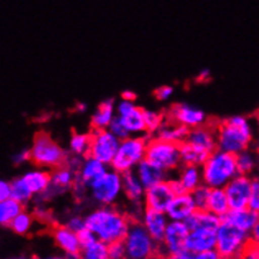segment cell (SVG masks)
Wrapping results in <instances>:
<instances>
[{
  "mask_svg": "<svg viewBox=\"0 0 259 259\" xmlns=\"http://www.w3.org/2000/svg\"><path fill=\"white\" fill-rule=\"evenodd\" d=\"M250 243V234L239 229L227 220H222L218 229L217 247L222 259L243 258L248 244Z\"/></svg>",
  "mask_w": 259,
  "mask_h": 259,
  "instance_id": "8992f818",
  "label": "cell"
},
{
  "mask_svg": "<svg viewBox=\"0 0 259 259\" xmlns=\"http://www.w3.org/2000/svg\"><path fill=\"white\" fill-rule=\"evenodd\" d=\"M67 154L48 134L40 131L35 134L30 146V161L38 167L54 170L63 166Z\"/></svg>",
  "mask_w": 259,
  "mask_h": 259,
  "instance_id": "277c9868",
  "label": "cell"
},
{
  "mask_svg": "<svg viewBox=\"0 0 259 259\" xmlns=\"http://www.w3.org/2000/svg\"><path fill=\"white\" fill-rule=\"evenodd\" d=\"M92 135L86 132H73L69 140V151L78 156H87L90 154Z\"/></svg>",
  "mask_w": 259,
  "mask_h": 259,
  "instance_id": "836d02e7",
  "label": "cell"
},
{
  "mask_svg": "<svg viewBox=\"0 0 259 259\" xmlns=\"http://www.w3.org/2000/svg\"><path fill=\"white\" fill-rule=\"evenodd\" d=\"M169 183L175 195H178V194H183V193H189V191L185 190V188H184L183 184H181V181L179 180V179H172V180H169Z\"/></svg>",
  "mask_w": 259,
  "mask_h": 259,
  "instance_id": "db71d44e",
  "label": "cell"
},
{
  "mask_svg": "<svg viewBox=\"0 0 259 259\" xmlns=\"http://www.w3.org/2000/svg\"><path fill=\"white\" fill-rule=\"evenodd\" d=\"M127 128L130 135H146V122H145V115H144V108L141 107H135L134 110L130 111L128 113L123 116H118Z\"/></svg>",
  "mask_w": 259,
  "mask_h": 259,
  "instance_id": "83f0119b",
  "label": "cell"
},
{
  "mask_svg": "<svg viewBox=\"0 0 259 259\" xmlns=\"http://www.w3.org/2000/svg\"><path fill=\"white\" fill-rule=\"evenodd\" d=\"M190 229L185 222L170 220L164 239L159 244L157 255L172 259H195V254L188 249Z\"/></svg>",
  "mask_w": 259,
  "mask_h": 259,
  "instance_id": "52a82bcc",
  "label": "cell"
},
{
  "mask_svg": "<svg viewBox=\"0 0 259 259\" xmlns=\"http://www.w3.org/2000/svg\"><path fill=\"white\" fill-rule=\"evenodd\" d=\"M84 220L88 229L107 244L125 239L131 224L130 218L113 208V205H101V208L84 217Z\"/></svg>",
  "mask_w": 259,
  "mask_h": 259,
  "instance_id": "6da1fadb",
  "label": "cell"
},
{
  "mask_svg": "<svg viewBox=\"0 0 259 259\" xmlns=\"http://www.w3.org/2000/svg\"><path fill=\"white\" fill-rule=\"evenodd\" d=\"M141 222L147 229V232L151 234V237L160 244L164 239L165 232H166V228L170 222L167 214L165 211L145 208L141 214Z\"/></svg>",
  "mask_w": 259,
  "mask_h": 259,
  "instance_id": "2e32d148",
  "label": "cell"
},
{
  "mask_svg": "<svg viewBox=\"0 0 259 259\" xmlns=\"http://www.w3.org/2000/svg\"><path fill=\"white\" fill-rule=\"evenodd\" d=\"M189 132H190V128L189 127L180 125V123L174 122V121L167 118V120H165V122L162 123L161 127L157 130L156 137L166 140V141L181 144V142H184L188 139Z\"/></svg>",
  "mask_w": 259,
  "mask_h": 259,
  "instance_id": "4316f807",
  "label": "cell"
},
{
  "mask_svg": "<svg viewBox=\"0 0 259 259\" xmlns=\"http://www.w3.org/2000/svg\"><path fill=\"white\" fill-rule=\"evenodd\" d=\"M66 225L69 228V229H72L73 232H76L77 234H78L82 229L86 228V220H84V218L82 217L74 215V217H71L68 220H67Z\"/></svg>",
  "mask_w": 259,
  "mask_h": 259,
  "instance_id": "f6af8a7d",
  "label": "cell"
},
{
  "mask_svg": "<svg viewBox=\"0 0 259 259\" xmlns=\"http://www.w3.org/2000/svg\"><path fill=\"white\" fill-rule=\"evenodd\" d=\"M83 259H108V244L97 239L95 243L83 248L81 253Z\"/></svg>",
  "mask_w": 259,
  "mask_h": 259,
  "instance_id": "8d00e7d4",
  "label": "cell"
},
{
  "mask_svg": "<svg viewBox=\"0 0 259 259\" xmlns=\"http://www.w3.org/2000/svg\"><path fill=\"white\" fill-rule=\"evenodd\" d=\"M198 210L195 200L191 193L178 194L174 196L171 203L167 206L166 211L170 220H178V222H185L194 211Z\"/></svg>",
  "mask_w": 259,
  "mask_h": 259,
  "instance_id": "ac0fdd59",
  "label": "cell"
},
{
  "mask_svg": "<svg viewBox=\"0 0 259 259\" xmlns=\"http://www.w3.org/2000/svg\"><path fill=\"white\" fill-rule=\"evenodd\" d=\"M210 190H211V188H209L208 185H205V184L203 183L201 185H199L195 190L191 191L198 209H206L209 195H210Z\"/></svg>",
  "mask_w": 259,
  "mask_h": 259,
  "instance_id": "ab89813d",
  "label": "cell"
},
{
  "mask_svg": "<svg viewBox=\"0 0 259 259\" xmlns=\"http://www.w3.org/2000/svg\"><path fill=\"white\" fill-rule=\"evenodd\" d=\"M178 179L181 181L185 190L191 193L199 185L203 184L201 166H196V165H181V170Z\"/></svg>",
  "mask_w": 259,
  "mask_h": 259,
  "instance_id": "1f68e13d",
  "label": "cell"
},
{
  "mask_svg": "<svg viewBox=\"0 0 259 259\" xmlns=\"http://www.w3.org/2000/svg\"><path fill=\"white\" fill-rule=\"evenodd\" d=\"M222 220H227L239 229L250 234L252 229L259 220V213L248 206V208L238 209V210H230L227 215L222 218Z\"/></svg>",
  "mask_w": 259,
  "mask_h": 259,
  "instance_id": "603a6c76",
  "label": "cell"
},
{
  "mask_svg": "<svg viewBox=\"0 0 259 259\" xmlns=\"http://www.w3.org/2000/svg\"><path fill=\"white\" fill-rule=\"evenodd\" d=\"M219 258H220L219 253H218L215 248H214V249L205 250V252H201L195 255V259H219Z\"/></svg>",
  "mask_w": 259,
  "mask_h": 259,
  "instance_id": "f5cc1de1",
  "label": "cell"
},
{
  "mask_svg": "<svg viewBox=\"0 0 259 259\" xmlns=\"http://www.w3.org/2000/svg\"><path fill=\"white\" fill-rule=\"evenodd\" d=\"M147 144L149 139L146 135H131L121 140L110 167L121 174L135 170L142 160L146 159Z\"/></svg>",
  "mask_w": 259,
  "mask_h": 259,
  "instance_id": "5b68a950",
  "label": "cell"
},
{
  "mask_svg": "<svg viewBox=\"0 0 259 259\" xmlns=\"http://www.w3.org/2000/svg\"><path fill=\"white\" fill-rule=\"evenodd\" d=\"M27 185L35 195H40L52 184V171L44 167H35V169L29 170L22 175Z\"/></svg>",
  "mask_w": 259,
  "mask_h": 259,
  "instance_id": "7402d4cb",
  "label": "cell"
},
{
  "mask_svg": "<svg viewBox=\"0 0 259 259\" xmlns=\"http://www.w3.org/2000/svg\"><path fill=\"white\" fill-rule=\"evenodd\" d=\"M33 223H34V219H33L32 214L23 210L19 215L13 219V222L9 224V228L15 234L27 235L32 230Z\"/></svg>",
  "mask_w": 259,
  "mask_h": 259,
  "instance_id": "d590c367",
  "label": "cell"
},
{
  "mask_svg": "<svg viewBox=\"0 0 259 259\" xmlns=\"http://www.w3.org/2000/svg\"><path fill=\"white\" fill-rule=\"evenodd\" d=\"M78 237H79V240H81L82 249H83V248H87L88 245H91L92 243H95L96 240L98 239V238L96 237L95 233H93L92 230L88 229L87 227L78 233Z\"/></svg>",
  "mask_w": 259,
  "mask_h": 259,
  "instance_id": "ee69618b",
  "label": "cell"
},
{
  "mask_svg": "<svg viewBox=\"0 0 259 259\" xmlns=\"http://www.w3.org/2000/svg\"><path fill=\"white\" fill-rule=\"evenodd\" d=\"M10 184H12V198L22 203L23 205L29 204L30 200L34 198V194L32 193L29 186L27 185L23 176L15 178L14 180L10 181Z\"/></svg>",
  "mask_w": 259,
  "mask_h": 259,
  "instance_id": "e575fe53",
  "label": "cell"
},
{
  "mask_svg": "<svg viewBox=\"0 0 259 259\" xmlns=\"http://www.w3.org/2000/svg\"><path fill=\"white\" fill-rule=\"evenodd\" d=\"M87 103H83V102H79V103H77V106H76V110L78 111L79 113H84L87 111Z\"/></svg>",
  "mask_w": 259,
  "mask_h": 259,
  "instance_id": "680465c9",
  "label": "cell"
},
{
  "mask_svg": "<svg viewBox=\"0 0 259 259\" xmlns=\"http://www.w3.org/2000/svg\"><path fill=\"white\" fill-rule=\"evenodd\" d=\"M122 189L123 195L128 199L131 203L139 204L140 201L144 200L146 188L142 185L139 176L136 175L135 170H130L122 174Z\"/></svg>",
  "mask_w": 259,
  "mask_h": 259,
  "instance_id": "cb8c5ba5",
  "label": "cell"
},
{
  "mask_svg": "<svg viewBox=\"0 0 259 259\" xmlns=\"http://www.w3.org/2000/svg\"><path fill=\"white\" fill-rule=\"evenodd\" d=\"M206 210L211 211V213L217 214V215L222 218L227 215L232 210L224 188H211L210 195H209L208 199V205H206Z\"/></svg>",
  "mask_w": 259,
  "mask_h": 259,
  "instance_id": "f1b7e54d",
  "label": "cell"
},
{
  "mask_svg": "<svg viewBox=\"0 0 259 259\" xmlns=\"http://www.w3.org/2000/svg\"><path fill=\"white\" fill-rule=\"evenodd\" d=\"M166 118L191 130L205 125L208 116L200 108L194 107L188 103H178L170 107Z\"/></svg>",
  "mask_w": 259,
  "mask_h": 259,
  "instance_id": "4fadbf2b",
  "label": "cell"
},
{
  "mask_svg": "<svg viewBox=\"0 0 259 259\" xmlns=\"http://www.w3.org/2000/svg\"><path fill=\"white\" fill-rule=\"evenodd\" d=\"M189 229L194 230L196 228H213V229H219L222 224V217L206 210V209H198L194 211L188 219L185 220Z\"/></svg>",
  "mask_w": 259,
  "mask_h": 259,
  "instance_id": "484cf974",
  "label": "cell"
},
{
  "mask_svg": "<svg viewBox=\"0 0 259 259\" xmlns=\"http://www.w3.org/2000/svg\"><path fill=\"white\" fill-rule=\"evenodd\" d=\"M34 215H35V218H38L39 220H43V222H48L49 218H51V214H49V211L47 210V209L44 208L43 205L35 206Z\"/></svg>",
  "mask_w": 259,
  "mask_h": 259,
  "instance_id": "816d5d0a",
  "label": "cell"
},
{
  "mask_svg": "<svg viewBox=\"0 0 259 259\" xmlns=\"http://www.w3.org/2000/svg\"><path fill=\"white\" fill-rule=\"evenodd\" d=\"M24 210V205L15 199L9 198L0 200V224L9 227L15 217L19 215Z\"/></svg>",
  "mask_w": 259,
  "mask_h": 259,
  "instance_id": "d6a6232c",
  "label": "cell"
},
{
  "mask_svg": "<svg viewBox=\"0 0 259 259\" xmlns=\"http://www.w3.org/2000/svg\"><path fill=\"white\" fill-rule=\"evenodd\" d=\"M253 140V127L245 116H232L217 127L218 149L238 155L248 149Z\"/></svg>",
  "mask_w": 259,
  "mask_h": 259,
  "instance_id": "7a4b0ae2",
  "label": "cell"
},
{
  "mask_svg": "<svg viewBox=\"0 0 259 259\" xmlns=\"http://www.w3.org/2000/svg\"><path fill=\"white\" fill-rule=\"evenodd\" d=\"M116 117V103L115 100L108 98L105 100L96 112L91 117V125L92 128H108L110 123L112 122L113 118Z\"/></svg>",
  "mask_w": 259,
  "mask_h": 259,
  "instance_id": "d4e9b609",
  "label": "cell"
},
{
  "mask_svg": "<svg viewBox=\"0 0 259 259\" xmlns=\"http://www.w3.org/2000/svg\"><path fill=\"white\" fill-rule=\"evenodd\" d=\"M91 135H92V140H91L88 155L110 166L120 146L121 140L108 128H93Z\"/></svg>",
  "mask_w": 259,
  "mask_h": 259,
  "instance_id": "8fae6325",
  "label": "cell"
},
{
  "mask_svg": "<svg viewBox=\"0 0 259 259\" xmlns=\"http://www.w3.org/2000/svg\"><path fill=\"white\" fill-rule=\"evenodd\" d=\"M243 258H248V259H259V245L255 244V243L250 242L248 244L247 249L244 252V257Z\"/></svg>",
  "mask_w": 259,
  "mask_h": 259,
  "instance_id": "f907efd6",
  "label": "cell"
},
{
  "mask_svg": "<svg viewBox=\"0 0 259 259\" xmlns=\"http://www.w3.org/2000/svg\"><path fill=\"white\" fill-rule=\"evenodd\" d=\"M218 229L213 228H196L190 230L188 238V249L194 254H199L205 250L214 249L217 247Z\"/></svg>",
  "mask_w": 259,
  "mask_h": 259,
  "instance_id": "e0dca14e",
  "label": "cell"
},
{
  "mask_svg": "<svg viewBox=\"0 0 259 259\" xmlns=\"http://www.w3.org/2000/svg\"><path fill=\"white\" fill-rule=\"evenodd\" d=\"M209 78H210V71H209L208 68L201 69L200 73H199V76H198L199 81H200V82H206Z\"/></svg>",
  "mask_w": 259,
  "mask_h": 259,
  "instance_id": "9f6ffc18",
  "label": "cell"
},
{
  "mask_svg": "<svg viewBox=\"0 0 259 259\" xmlns=\"http://www.w3.org/2000/svg\"><path fill=\"white\" fill-rule=\"evenodd\" d=\"M12 198V184L9 181H0V200Z\"/></svg>",
  "mask_w": 259,
  "mask_h": 259,
  "instance_id": "681fc988",
  "label": "cell"
},
{
  "mask_svg": "<svg viewBox=\"0 0 259 259\" xmlns=\"http://www.w3.org/2000/svg\"><path fill=\"white\" fill-rule=\"evenodd\" d=\"M135 172H136L140 181H141L142 185L146 189L151 188V186L156 185V184L161 183V181H165L167 176V171L162 170L161 167H159L157 165L152 164V162L149 161L147 159L142 160V161L135 167Z\"/></svg>",
  "mask_w": 259,
  "mask_h": 259,
  "instance_id": "44dd1931",
  "label": "cell"
},
{
  "mask_svg": "<svg viewBox=\"0 0 259 259\" xmlns=\"http://www.w3.org/2000/svg\"><path fill=\"white\" fill-rule=\"evenodd\" d=\"M126 258V245L123 240L113 242L108 244V259Z\"/></svg>",
  "mask_w": 259,
  "mask_h": 259,
  "instance_id": "b9f144b4",
  "label": "cell"
},
{
  "mask_svg": "<svg viewBox=\"0 0 259 259\" xmlns=\"http://www.w3.org/2000/svg\"><path fill=\"white\" fill-rule=\"evenodd\" d=\"M144 115L147 134H156L157 130L161 127L162 123L165 122L164 115L154 110H144Z\"/></svg>",
  "mask_w": 259,
  "mask_h": 259,
  "instance_id": "f35d334b",
  "label": "cell"
},
{
  "mask_svg": "<svg viewBox=\"0 0 259 259\" xmlns=\"http://www.w3.org/2000/svg\"><path fill=\"white\" fill-rule=\"evenodd\" d=\"M237 166L239 174H243V175H250V174L254 171L255 166H257V159H255L254 155L250 151H248L247 149L237 155Z\"/></svg>",
  "mask_w": 259,
  "mask_h": 259,
  "instance_id": "74e56055",
  "label": "cell"
},
{
  "mask_svg": "<svg viewBox=\"0 0 259 259\" xmlns=\"http://www.w3.org/2000/svg\"><path fill=\"white\" fill-rule=\"evenodd\" d=\"M121 98H123V100H128V101H136L137 96L136 93L132 92V91H123L122 95H121Z\"/></svg>",
  "mask_w": 259,
  "mask_h": 259,
  "instance_id": "6f0895ef",
  "label": "cell"
},
{
  "mask_svg": "<svg viewBox=\"0 0 259 259\" xmlns=\"http://www.w3.org/2000/svg\"><path fill=\"white\" fill-rule=\"evenodd\" d=\"M77 172L69 169L68 166L63 165L57 169L52 170V186L59 190L61 193H66L67 190L72 189L73 184L76 183Z\"/></svg>",
  "mask_w": 259,
  "mask_h": 259,
  "instance_id": "4dcf8cb0",
  "label": "cell"
},
{
  "mask_svg": "<svg viewBox=\"0 0 259 259\" xmlns=\"http://www.w3.org/2000/svg\"><path fill=\"white\" fill-rule=\"evenodd\" d=\"M252 180L249 175L238 174L224 186L232 210L248 208L252 193Z\"/></svg>",
  "mask_w": 259,
  "mask_h": 259,
  "instance_id": "7c38bea8",
  "label": "cell"
},
{
  "mask_svg": "<svg viewBox=\"0 0 259 259\" xmlns=\"http://www.w3.org/2000/svg\"><path fill=\"white\" fill-rule=\"evenodd\" d=\"M123 243L126 245V258L147 259L157 255L159 243L151 237L142 222L131 220Z\"/></svg>",
  "mask_w": 259,
  "mask_h": 259,
  "instance_id": "ba28073f",
  "label": "cell"
},
{
  "mask_svg": "<svg viewBox=\"0 0 259 259\" xmlns=\"http://www.w3.org/2000/svg\"><path fill=\"white\" fill-rule=\"evenodd\" d=\"M185 141L211 154V152H214L218 149L217 130H213L205 125L191 128L190 132H189L188 139Z\"/></svg>",
  "mask_w": 259,
  "mask_h": 259,
  "instance_id": "d6986e66",
  "label": "cell"
},
{
  "mask_svg": "<svg viewBox=\"0 0 259 259\" xmlns=\"http://www.w3.org/2000/svg\"><path fill=\"white\" fill-rule=\"evenodd\" d=\"M108 167L110 166L105 162L100 161L91 155H87L83 157L81 167L77 171V179L90 188L97 179H100L103 174L107 171Z\"/></svg>",
  "mask_w": 259,
  "mask_h": 259,
  "instance_id": "ffe728a7",
  "label": "cell"
},
{
  "mask_svg": "<svg viewBox=\"0 0 259 259\" xmlns=\"http://www.w3.org/2000/svg\"><path fill=\"white\" fill-rule=\"evenodd\" d=\"M174 196H175V194L170 186L169 180L161 181V183L146 189V193L144 196V205L145 208L154 209V210L166 211Z\"/></svg>",
  "mask_w": 259,
  "mask_h": 259,
  "instance_id": "9a60e30c",
  "label": "cell"
},
{
  "mask_svg": "<svg viewBox=\"0 0 259 259\" xmlns=\"http://www.w3.org/2000/svg\"><path fill=\"white\" fill-rule=\"evenodd\" d=\"M248 206L259 213V178H253L252 180V193Z\"/></svg>",
  "mask_w": 259,
  "mask_h": 259,
  "instance_id": "7bdbcfd3",
  "label": "cell"
},
{
  "mask_svg": "<svg viewBox=\"0 0 259 259\" xmlns=\"http://www.w3.org/2000/svg\"><path fill=\"white\" fill-rule=\"evenodd\" d=\"M108 130H110V131L112 132L115 136H117L120 140H123V139H126V137L131 136V135H130V132L127 131V128L125 127V125H123L122 121H121V118L118 117L117 115H116V117L113 118L112 122L110 123Z\"/></svg>",
  "mask_w": 259,
  "mask_h": 259,
  "instance_id": "60d3db41",
  "label": "cell"
},
{
  "mask_svg": "<svg viewBox=\"0 0 259 259\" xmlns=\"http://www.w3.org/2000/svg\"><path fill=\"white\" fill-rule=\"evenodd\" d=\"M52 237L57 247L66 254L67 258H81L82 244L78 234L69 229L66 224L56 225L52 230Z\"/></svg>",
  "mask_w": 259,
  "mask_h": 259,
  "instance_id": "5bb4252c",
  "label": "cell"
},
{
  "mask_svg": "<svg viewBox=\"0 0 259 259\" xmlns=\"http://www.w3.org/2000/svg\"><path fill=\"white\" fill-rule=\"evenodd\" d=\"M136 107L134 101H128V100H123L121 98L120 102L116 105V112H117V116H123L126 113H128L130 111H132L134 108Z\"/></svg>",
  "mask_w": 259,
  "mask_h": 259,
  "instance_id": "bcb514c9",
  "label": "cell"
},
{
  "mask_svg": "<svg viewBox=\"0 0 259 259\" xmlns=\"http://www.w3.org/2000/svg\"><path fill=\"white\" fill-rule=\"evenodd\" d=\"M146 159L165 171H174L181 166L180 144L166 141L160 137L149 140Z\"/></svg>",
  "mask_w": 259,
  "mask_h": 259,
  "instance_id": "9c48e42d",
  "label": "cell"
},
{
  "mask_svg": "<svg viewBox=\"0 0 259 259\" xmlns=\"http://www.w3.org/2000/svg\"><path fill=\"white\" fill-rule=\"evenodd\" d=\"M12 160H13V164L14 165L25 164V162L29 161L30 160V149L20 150V151H18L17 154L13 155Z\"/></svg>",
  "mask_w": 259,
  "mask_h": 259,
  "instance_id": "c3c4849f",
  "label": "cell"
},
{
  "mask_svg": "<svg viewBox=\"0 0 259 259\" xmlns=\"http://www.w3.org/2000/svg\"><path fill=\"white\" fill-rule=\"evenodd\" d=\"M203 183L209 188H224L239 174L237 155L217 149L201 166Z\"/></svg>",
  "mask_w": 259,
  "mask_h": 259,
  "instance_id": "3957f363",
  "label": "cell"
},
{
  "mask_svg": "<svg viewBox=\"0 0 259 259\" xmlns=\"http://www.w3.org/2000/svg\"><path fill=\"white\" fill-rule=\"evenodd\" d=\"M174 95V88L171 86H161L155 91V97L159 101H169Z\"/></svg>",
  "mask_w": 259,
  "mask_h": 259,
  "instance_id": "7dc6e473",
  "label": "cell"
},
{
  "mask_svg": "<svg viewBox=\"0 0 259 259\" xmlns=\"http://www.w3.org/2000/svg\"><path fill=\"white\" fill-rule=\"evenodd\" d=\"M250 242L259 245V220L257 222V224L254 225V228L252 229V232H250Z\"/></svg>",
  "mask_w": 259,
  "mask_h": 259,
  "instance_id": "11a10c76",
  "label": "cell"
},
{
  "mask_svg": "<svg viewBox=\"0 0 259 259\" xmlns=\"http://www.w3.org/2000/svg\"><path fill=\"white\" fill-rule=\"evenodd\" d=\"M90 195L100 205H113L118 200L122 189V174L108 169L88 189Z\"/></svg>",
  "mask_w": 259,
  "mask_h": 259,
  "instance_id": "30bf717a",
  "label": "cell"
},
{
  "mask_svg": "<svg viewBox=\"0 0 259 259\" xmlns=\"http://www.w3.org/2000/svg\"><path fill=\"white\" fill-rule=\"evenodd\" d=\"M180 155L181 164L183 165H196V166H203L204 162L208 160L210 154L194 145L189 144L188 141H184L180 144Z\"/></svg>",
  "mask_w": 259,
  "mask_h": 259,
  "instance_id": "f546056e",
  "label": "cell"
}]
</instances>
